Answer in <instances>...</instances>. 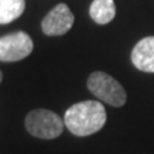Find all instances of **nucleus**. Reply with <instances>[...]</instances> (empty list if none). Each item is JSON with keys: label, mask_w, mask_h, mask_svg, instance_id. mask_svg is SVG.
<instances>
[{"label": "nucleus", "mask_w": 154, "mask_h": 154, "mask_svg": "<svg viewBox=\"0 0 154 154\" xmlns=\"http://www.w3.org/2000/svg\"><path fill=\"white\" fill-rule=\"evenodd\" d=\"M26 130L38 139H55L63 132L64 121L49 109H33L26 116Z\"/></svg>", "instance_id": "7ed1b4c3"}, {"label": "nucleus", "mask_w": 154, "mask_h": 154, "mask_svg": "<svg viewBox=\"0 0 154 154\" xmlns=\"http://www.w3.org/2000/svg\"><path fill=\"white\" fill-rule=\"evenodd\" d=\"M33 50V41L23 31L8 33L0 37V62H18Z\"/></svg>", "instance_id": "20e7f679"}, {"label": "nucleus", "mask_w": 154, "mask_h": 154, "mask_svg": "<svg viewBox=\"0 0 154 154\" xmlns=\"http://www.w3.org/2000/svg\"><path fill=\"white\" fill-rule=\"evenodd\" d=\"M107 122V112L102 103L85 100L66 110L64 125L76 136H89L102 130Z\"/></svg>", "instance_id": "f257e3e1"}, {"label": "nucleus", "mask_w": 154, "mask_h": 154, "mask_svg": "<svg viewBox=\"0 0 154 154\" xmlns=\"http://www.w3.org/2000/svg\"><path fill=\"white\" fill-rule=\"evenodd\" d=\"M131 62L139 71L154 73V36L144 37L134 46Z\"/></svg>", "instance_id": "423d86ee"}, {"label": "nucleus", "mask_w": 154, "mask_h": 154, "mask_svg": "<svg viewBox=\"0 0 154 154\" xmlns=\"http://www.w3.org/2000/svg\"><path fill=\"white\" fill-rule=\"evenodd\" d=\"M25 8V0H0V25H7L19 18Z\"/></svg>", "instance_id": "6e6552de"}, {"label": "nucleus", "mask_w": 154, "mask_h": 154, "mask_svg": "<svg viewBox=\"0 0 154 154\" xmlns=\"http://www.w3.org/2000/svg\"><path fill=\"white\" fill-rule=\"evenodd\" d=\"M89 13L94 22L107 25L116 17V4L113 0H93Z\"/></svg>", "instance_id": "0eeeda50"}, {"label": "nucleus", "mask_w": 154, "mask_h": 154, "mask_svg": "<svg viewBox=\"0 0 154 154\" xmlns=\"http://www.w3.org/2000/svg\"><path fill=\"white\" fill-rule=\"evenodd\" d=\"M88 88L100 102L112 107H122L127 100L123 86L116 79L102 71L93 72L88 79Z\"/></svg>", "instance_id": "f03ea898"}, {"label": "nucleus", "mask_w": 154, "mask_h": 154, "mask_svg": "<svg viewBox=\"0 0 154 154\" xmlns=\"http://www.w3.org/2000/svg\"><path fill=\"white\" fill-rule=\"evenodd\" d=\"M2 80H3V73H2V71H0V82H2Z\"/></svg>", "instance_id": "1a4fd4ad"}, {"label": "nucleus", "mask_w": 154, "mask_h": 154, "mask_svg": "<svg viewBox=\"0 0 154 154\" xmlns=\"http://www.w3.org/2000/svg\"><path fill=\"white\" fill-rule=\"evenodd\" d=\"M75 23V16L66 4H58L46 14L41 22L42 32L48 36H62L68 32Z\"/></svg>", "instance_id": "39448f33"}]
</instances>
